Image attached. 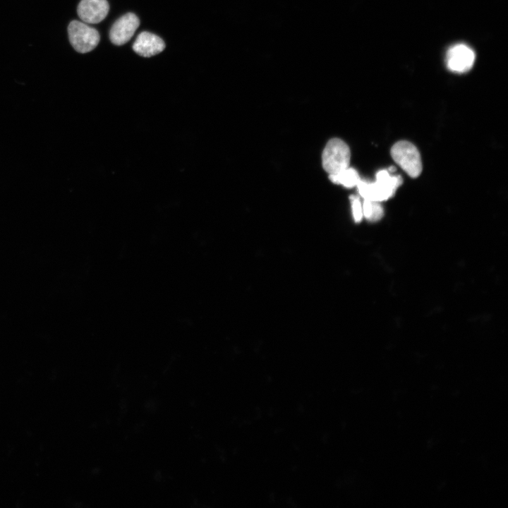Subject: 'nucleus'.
<instances>
[{"mask_svg": "<svg viewBox=\"0 0 508 508\" xmlns=\"http://www.w3.org/2000/svg\"><path fill=\"white\" fill-rule=\"evenodd\" d=\"M329 179L336 184H341L346 188L356 186L361 178L357 171L351 167H348L337 174H329Z\"/></svg>", "mask_w": 508, "mask_h": 508, "instance_id": "obj_9", "label": "nucleus"}, {"mask_svg": "<svg viewBox=\"0 0 508 508\" xmlns=\"http://www.w3.org/2000/svg\"><path fill=\"white\" fill-rule=\"evenodd\" d=\"M109 9L107 0H81L78 6L77 13L84 23L95 24L105 18Z\"/></svg>", "mask_w": 508, "mask_h": 508, "instance_id": "obj_7", "label": "nucleus"}, {"mask_svg": "<svg viewBox=\"0 0 508 508\" xmlns=\"http://www.w3.org/2000/svg\"><path fill=\"white\" fill-rule=\"evenodd\" d=\"M402 182L401 176L394 175L387 169L377 172L374 182L360 179L356 186L364 200L380 202L392 198Z\"/></svg>", "mask_w": 508, "mask_h": 508, "instance_id": "obj_1", "label": "nucleus"}, {"mask_svg": "<svg viewBox=\"0 0 508 508\" xmlns=\"http://www.w3.org/2000/svg\"><path fill=\"white\" fill-rule=\"evenodd\" d=\"M387 170H388L390 173L393 174L394 171H396V168H395L394 167L392 166V167H389L387 169Z\"/></svg>", "mask_w": 508, "mask_h": 508, "instance_id": "obj_12", "label": "nucleus"}, {"mask_svg": "<svg viewBox=\"0 0 508 508\" xmlns=\"http://www.w3.org/2000/svg\"><path fill=\"white\" fill-rule=\"evenodd\" d=\"M164 48L165 43L161 37L146 31L140 32L133 44L134 52L143 57L156 55Z\"/></svg>", "mask_w": 508, "mask_h": 508, "instance_id": "obj_8", "label": "nucleus"}, {"mask_svg": "<svg viewBox=\"0 0 508 508\" xmlns=\"http://www.w3.org/2000/svg\"><path fill=\"white\" fill-rule=\"evenodd\" d=\"M475 57L473 50L468 46L464 44H455L451 47L447 53V66L454 73H465L472 68Z\"/></svg>", "mask_w": 508, "mask_h": 508, "instance_id": "obj_5", "label": "nucleus"}, {"mask_svg": "<svg viewBox=\"0 0 508 508\" xmlns=\"http://www.w3.org/2000/svg\"><path fill=\"white\" fill-rule=\"evenodd\" d=\"M353 217L356 222H359L363 218L362 203L360 198L356 195H351Z\"/></svg>", "mask_w": 508, "mask_h": 508, "instance_id": "obj_11", "label": "nucleus"}, {"mask_svg": "<svg viewBox=\"0 0 508 508\" xmlns=\"http://www.w3.org/2000/svg\"><path fill=\"white\" fill-rule=\"evenodd\" d=\"M68 33L72 47L82 54L93 50L100 40L99 34L95 28L76 20L69 23Z\"/></svg>", "mask_w": 508, "mask_h": 508, "instance_id": "obj_4", "label": "nucleus"}, {"mask_svg": "<svg viewBox=\"0 0 508 508\" xmlns=\"http://www.w3.org/2000/svg\"><path fill=\"white\" fill-rule=\"evenodd\" d=\"M362 209L363 215L370 222L379 221L384 214V210L380 202L364 200Z\"/></svg>", "mask_w": 508, "mask_h": 508, "instance_id": "obj_10", "label": "nucleus"}, {"mask_svg": "<svg viewBox=\"0 0 508 508\" xmlns=\"http://www.w3.org/2000/svg\"><path fill=\"white\" fill-rule=\"evenodd\" d=\"M391 156L394 161L411 177H418L422 171L421 155L417 147L411 143L401 140L391 148Z\"/></svg>", "mask_w": 508, "mask_h": 508, "instance_id": "obj_3", "label": "nucleus"}, {"mask_svg": "<svg viewBox=\"0 0 508 508\" xmlns=\"http://www.w3.org/2000/svg\"><path fill=\"white\" fill-rule=\"evenodd\" d=\"M350 158L348 145L339 138H332L323 150L322 167L329 174H337L349 167Z\"/></svg>", "mask_w": 508, "mask_h": 508, "instance_id": "obj_2", "label": "nucleus"}, {"mask_svg": "<svg viewBox=\"0 0 508 508\" xmlns=\"http://www.w3.org/2000/svg\"><path fill=\"white\" fill-rule=\"evenodd\" d=\"M140 25L137 16L127 13L119 18L112 25L109 32L111 42L116 45H122L128 42L133 36Z\"/></svg>", "mask_w": 508, "mask_h": 508, "instance_id": "obj_6", "label": "nucleus"}]
</instances>
